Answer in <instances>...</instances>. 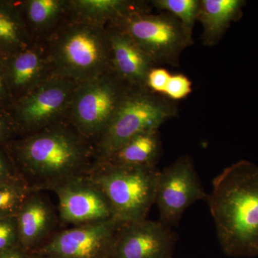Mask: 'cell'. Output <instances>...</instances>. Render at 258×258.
I'll list each match as a JSON object with an SVG mask.
<instances>
[{"instance_id":"6da1fadb","label":"cell","mask_w":258,"mask_h":258,"mask_svg":"<svg viewBox=\"0 0 258 258\" xmlns=\"http://www.w3.org/2000/svg\"><path fill=\"white\" fill-rule=\"evenodd\" d=\"M6 147L32 191H53L69 180L88 175L96 163L94 146L68 118L23 134Z\"/></svg>"},{"instance_id":"7a4b0ae2","label":"cell","mask_w":258,"mask_h":258,"mask_svg":"<svg viewBox=\"0 0 258 258\" xmlns=\"http://www.w3.org/2000/svg\"><path fill=\"white\" fill-rule=\"evenodd\" d=\"M212 186L206 201L222 250L235 257L258 254V166L236 162Z\"/></svg>"},{"instance_id":"3957f363","label":"cell","mask_w":258,"mask_h":258,"mask_svg":"<svg viewBox=\"0 0 258 258\" xmlns=\"http://www.w3.org/2000/svg\"><path fill=\"white\" fill-rule=\"evenodd\" d=\"M44 43L55 76L81 83L111 70L107 26L69 15Z\"/></svg>"},{"instance_id":"277c9868","label":"cell","mask_w":258,"mask_h":258,"mask_svg":"<svg viewBox=\"0 0 258 258\" xmlns=\"http://www.w3.org/2000/svg\"><path fill=\"white\" fill-rule=\"evenodd\" d=\"M177 103L147 87L131 88L101 137L94 144L96 162L139 134L159 130L178 114Z\"/></svg>"},{"instance_id":"5b68a950","label":"cell","mask_w":258,"mask_h":258,"mask_svg":"<svg viewBox=\"0 0 258 258\" xmlns=\"http://www.w3.org/2000/svg\"><path fill=\"white\" fill-rule=\"evenodd\" d=\"M159 170L152 167H125L96 163L88 174L106 195L115 218L132 222L147 219L155 204Z\"/></svg>"},{"instance_id":"8992f818","label":"cell","mask_w":258,"mask_h":258,"mask_svg":"<svg viewBox=\"0 0 258 258\" xmlns=\"http://www.w3.org/2000/svg\"><path fill=\"white\" fill-rule=\"evenodd\" d=\"M128 34L157 67H179L181 54L193 43L192 37L170 13L136 10L111 24Z\"/></svg>"},{"instance_id":"52a82bcc","label":"cell","mask_w":258,"mask_h":258,"mask_svg":"<svg viewBox=\"0 0 258 258\" xmlns=\"http://www.w3.org/2000/svg\"><path fill=\"white\" fill-rule=\"evenodd\" d=\"M131 88L112 69L79 83L67 118L94 146Z\"/></svg>"},{"instance_id":"ba28073f","label":"cell","mask_w":258,"mask_h":258,"mask_svg":"<svg viewBox=\"0 0 258 258\" xmlns=\"http://www.w3.org/2000/svg\"><path fill=\"white\" fill-rule=\"evenodd\" d=\"M79 83L53 76L15 102L10 113L23 134L66 119Z\"/></svg>"},{"instance_id":"9c48e42d","label":"cell","mask_w":258,"mask_h":258,"mask_svg":"<svg viewBox=\"0 0 258 258\" xmlns=\"http://www.w3.org/2000/svg\"><path fill=\"white\" fill-rule=\"evenodd\" d=\"M205 192L193 159L185 155L159 171L155 204L160 220L171 227L177 225L183 213L199 200H206Z\"/></svg>"},{"instance_id":"30bf717a","label":"cell","mask_w":258,"mask_h":258,"mask_svg":"<svg viewBox=\"0 0 258 258\" xmlns=\"http://www.w3.org/2000/svg\"><path fill=\"white\" fill-rule=\"evenodd\" d=\"M122 223L113 218L63 227L34 252L47 258H110L115 236Z\"/></svg>"},{"instance_id":"8fae6325","label":"cell","mask_w":258,"mask_h":258,"mask_svg":"<svg viewBox=\"0 0 258 258\" xmlns=\"http://www.w3.org/2000/svg\"><path fill=\"white\" fill-rule=\"evenodd\" d=\"M53 192L58 199L57 210L62 225H86L115 218L106 195L88 174L69 180Z\"/></svg>"},{"instance_id":"7c38bea8","label":"cell","mask_w":258,"mask_h":258,"mask_svg":"<svg viewBox=\"0 0 258 258\" xmlns=\"http://www.w3.org/2000/svg\"><path fill=\"white\" fill-rule=\"evenodd\" d=\"M177 235L160 221L122 223L110 258H172Z\"/></svg>"},{"instance_id":"4fadbf2b","label":"cell","mask_w":258,"mask_h":258,"mask_svg":"<svg viewBox=\"0 0 258 258\" xmlns=\"http://www.w3.org/2000/svg\"><path fill=\"white\" fill-rule=\"evenodd\" d=\"M45 192L32 191L16 215L19 246L28 253L38 250L63 228L58 210Z\"/></svg>"},{"instance_id":"5bb4252c","label":"cell","mask_w":258,"mask_h":258,"mask_svg":"<svg viewBox=\"0 0 258 258\" xmlns=\"http://www.w3.org/2000/svg\"><path fill=\"white\" fill-rule=\"evenodd\" d=\"M3 58L15 102L55 76L44 42L34 41L28 48Z\"/></svg>"},{"instance_id":"9a60e30c","label":"cell","mask_w":258,"mask_h":258,"mask_svg":"<svg viewBox=\"0 0 258 258\" xmlns=\"http://www.w3.org/2000/svg\"><path fill=\"white\" fill-rule=\"evenodd\" d=\"M111 69L132 88L147 87L148 75L157 67L128 34L107 26Z\"/></svg>"},{"instance_id":"2e32d148","label":"cell","mask_w":258,"mask_h":258,"mask_svg":"<svg viewBox=\"0 0 258 258\" xmlns=\"http://www.w3.org/2000/svg\"><path fill=\"white\" fill-rule=\"evenodd\" d=\"M34 41H46L69 18V0H18Z\"/></svg>"},{"instance_id":"e0dca14e","label":"cell","mask_w":258,"mask_h":258,"mask_svg":"<svg viewBox=\"0 0 258 258\" xmlns=\"http://www.w3.org/2000/svg\"><path fill=\"white\" fill-rule=\"evenodd\" d=\"M162 154L159 130L150 131L137 136L98 164L125 167L157 166Z\"/></svg>"},{"instance_id":"ac0fdd59","label":"cell","mask_w":258,"mask_h":258,"mask_svg":"<svg viewBox=\"0 0 258 258\" xmlns=\"http://www.w3.org/2000/svg\"><path fill=\"white\" fill-rule=\"evenodd\" d=\"M198 21L203 25L202 41L205 46L216 45L230 24L242 15V0H200Z\"/></svg>"},{"instance_id":"d6986e66","label":"cell","mask_w":258,"mask_h":258,"mask_svg":"<svg viewBox=\"0 0 258 258\" xmlns=\"http://www.w3.org/2000/svg\"><path fill=\"white\" fill-rule=\"evenodd\" d=\"M69 15L88 23L108 26L136 10L149 8L139 0H69Z\"/></svg>"},{"instance_id":"ffe728a7","label":"cell","mask_w":258,"mask_h":258,"mask_svg":"<svg viewBox=\"0 0 258 258\" xmlns=\"http://www.w3.org/2000/svg\"><path fill=\"white\" fill-rule=\"evenodd\" d=\"M33 42L18 0H0V55L17 53Z\"/></svg>"},{"instance_id":"44dd1931","label":"cell","mask_w":258,"mask_h":258,"mask_svg":"<svg viewBox=\"0 0 258 258\" xmlns=\"http://www.w3.org/2000/svg\"><path fill=\"white\" fill-rule=\"evenodd\" d=\"M149 3L157 10L174 15L192 37L194 26L200 12V0H152Z\"/></svg>"},{"instance_id":"7402d4cb","label":"cell","mask_w":258,"mask_h":258,"mask_svg":"<svg viewBox=\"0 0 258 258\" xmlns=\"http://www.w3.org/2000/svg\"><path fill=\"white\" fill-rule=\"evenodd\" d=\"M31 191L23 180L0 185V217L16 216Z\"/></svg>"},{"instance_id":"603a6c76","label":"cell","mask_w":258,"mask_h":258,"mask_svg":"<svg viewBox=\"0 0 258 258\" xmlns=\"http://www.w3.org/2000/svg\"><path fill=\"white\" fill-rule=\"evenodd\" d=\"M19 246L16 216L0 217V254Z\"/></svg>"},{"instance_id":"cb8c5ba5","label":"cell","mask_w":258,"mask_h":258,"mask_svg":"<svg viewBox=\"0 0 258 258\" xmlns=\"http://www.w3.org/2000/svg\"><path fill=\"white\" fill-rule=\"evenodd\" d=\"M192 91V83L183 74L171 76L168 81L164 96L171 101H176L186 98Z\"/></svg>"},{"instance_id":"d4e9b609","label":"cell","mask_w":258,"mask_h":258,"mask_svg":"<svg viewBox=\"0 0 258 258\" xmlns=\"http://www.w3.org/2000/svg\"><path fill=\"white\" fill-rule=\"evenodd\" d=\"M22 136L10 111L0 109V147H5Z\"/></svg>"},{"instance_id":"484cf974","label":"cell","mask_w":258,"mask_h":258,"mask_svg":"<svg viewBox=\"0 0 258 258\" xmlns=\"http://www.w3.org/2000/svg\"><path fill=\"white\" fill-rule=\"evenodd\" d=\"M19 180L23 179L6 146L0 147V185Z\"/></svg>"},{"instance_id":"4316f807","label":"cell","mask_w":258,"mask_h":258,"mask_svg":"<svg viewBox=\"0 0 258 258\" xmlns=\"http://www.w3.org/2000/svg\"><path fill=\"white\" fill-rule=\"evenodd\" d=\"M170 77L167 70L162 67L154 68L148 75L147 87L153 92L163 95Z\"/></svg>"},{"instance_id":"83f0119b","label":"cell","mask_w":258,"mask_h":258,"mask_svg":"<svg viewBox=\"0 0 258 258\" xmlns=\"http://www.w3.org/2000/svg\"><path fill=\"white\" fill-rule=\"evenodd\" d=\"M14 102L8 86L3 58L0 55V109L10 111Z\"/></svg>"},{"instance_id":"f1b7e54d","label":"cell","mask_w":258,"mask_h":258,"mask_svg":"<svg viewBox=\"0 0 258 258\" xmlns=\"http://www.w3.org/2000/svg\"><path fill=\"white\" fill-rule=\"evenodd\" d=\"M28 254L20 246H18L0 254V258H28Z\"/></svg>"},{"instance_id":"f546056e","label":"cell","mask_w":258,"mask_h":258,"mask_svg":"<svg viewBox=\"0 0 258 258\" xmlns=\"http://www.w3.org/2000/svg\"><path fill=\"white\" fill-rule=\"evenodd\" d=\"M28 258H47L45 256L42 255L41 254L37 253V252H30L28 254Z\"/></svg>"}]
</instances>
